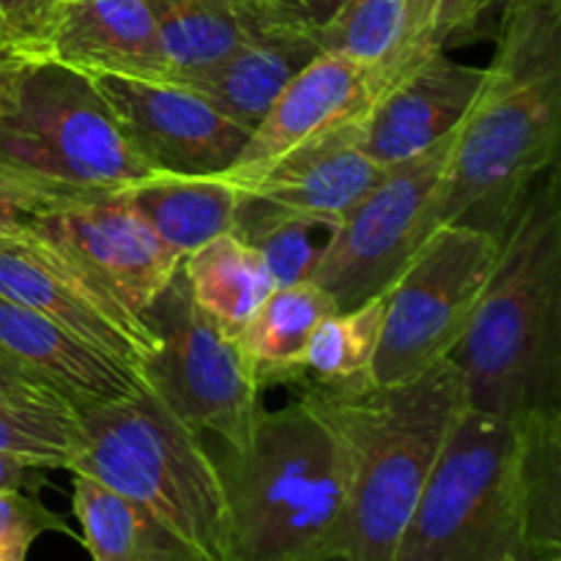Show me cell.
<instances>
[{
    "label": "cell",
    "instance_id": "cell-1",
    "mask_svg": "<svg viewBox=\"0 0 561 561\" xmlns=\"http://www.w3.org/2000/svg\"><path fill=\"white\" fill-rule=\"evenodd\" d=\"M299 398L345 455L348 491L334 561H394L427 477L469 405L458 365L447 356L409 381L310 387Z\"/></svg>",
    "mask_w": 561,
    "mask_h": 561
},
{
    "label": "cell",
    "instance_id": "cell-2",
    "mask_svg": "<svg viewBox=\"0 0 561 561\" xmlns=\"http://www.w3.org/2000/svg\"><path fill=\"white\" fill-rule=\"evenodd\" d=\"M449 359L466 403L502 416L561 409V186L537 181L502 236L469 329Z\"/></svg>",
    "mask_w": 561,
    "mask_h": 561
},
{
    "label": "cell",
    "instance_id": "cell-3",
    "mask_svg": "<svg viewBox=\"0 0 561 561\" xmlns=\"http://www.w3.org/2000/svg\"><path fill=\"white\" fill-rule=\"evenodd\" d=\"M230 561H334L345 455L327 422L294 400L257 416L244 449L214 455Z\"/></svg>",
    "mask_w": 561,
    "mask_h": 561
},
{
    "label": "cell",
    "instance_id": "cell-4",
    "mask_svg": "<svg viewBox=\"0 0 561 561\" xmlns=\"http://www.w3.org/2000/svg\"><path fill=\"white\" fill-rule=\"evenodd\" d=\"M77 422L80 442L66 471L140 504L203 561H230L222 482L201 433L151 389L77 409Z\"/></svg>",
    "mask_w": 561,
    "mask_h": 561
},
{
    "label": "cell",
    "instance_id": "cell-5",
    "mask_svg": "<svg viewBox=\"0 0 561 561\" xmlns=\"http://www.w3.org/2000/svg\"><path fill=\"white\" fill-rule=\"evenodd\" d=\"M559 137L561 66L513 69L491 60L455 135L433 228L469 225L502 239L531 186L557 168Z\"/></svg>",
    "mask_w": 561,
    "mask_h": 561
},
{
    "label": "cell",
    "instance_id": "cell-6",
    "mask_svg": "<svg viewBox=\"0 0 561 561\" xmlns=\"http://www.w3.org/2000/svg\"><path fill=\"white\" fill-rule=\"evenodd\" d=\"M526 561L518 416L466 405L394 561Z\"/></svg>",
    "mask_w": 561,
    "mask_h": 561
},
{
    "label": "cell",
    "instance_id": "cell-7",
    "mask_svg": "<svg viewBox=\"0 0 561 561\" xmlns=\"http://www.w3.org/2000/svg\"><path fill=\"white\" fill-rule=\"evenodd\" d=\"M0 168L64 201L126 192L159 170L137 151L91 77L33 64L0 118Z\"/></svg>",
    "mask_w": 561,
    "mask_h": 561
},
{
    "label": "cell",
    "instance_id": "cell-8",
    "mask_svg": "<svg viewBox=\"0 0 561 561\" xmlns=\"http://www.w3.org/2000/svg\"><path fill=\"white\" fill-rule=\"evenodd\" d=\"M502 239L469 225H442L383 290V321L367 383L389 387L447 359L499 261Z\"/></svg>",
    "mask_w": 561,
    "mask_h": 561
},
{
    "label": "cell",
    "instance_id": "cell-9",
    "mask_svg": "<svg viewBox=\"0 0 561 561\" xmlns=\"http://www.w3.org/2000/svg\"><path fill=\"white\" fill-rule=\"evenodd\" d=\"M157 348L140 365L146 387L195 433H214L228 449H244L263 389L233 334H225L192 301L184 272L140 312Z\"/></svg>",
    "mask_w": 561,
    "mask_h": 561
},
{
    "label": "cell",
    "instance_id": "cell-10",
    "mask_svg": "<svg viewBox=\"0 0 561 561\" xmlns=\"http://www.w3.org/2000/svg\"><path fill=\"white\" fill-rule=\"evenodd\" d=\"M458 129L405 162L378 175L367 195L340 219L312 283L351 310L381 296L405 263L431 239L433 206Z\"/></svg>",
    "mask_w": 561,
    "mask_h": 561
},
{
    "label": "cell",
    "instance_id": "cell-11",
    "mask_svg": "<svg viewBox=\"0 0 561 561\" xmlns=\"http://www.w3.org/2000/svg\"><path fill=\"white\" fill-rule=\"evenodd\" d=\"M0 296L60 323L104 354L140 370L157 337L135 310L66 250L38 233L0 241Z\"/></svg>",
    "mask_w": 561,
    "mask_h": 561
},
{
    "label": "cell",
    "instance_id": "cell-12",
    "mask_svg": "<svg viewBox=\"0 0 561 561\" xmlns=\"http://www.w3.org/2000/svg\"><path fill=\"white\" fill-rule=\"evenodd\" d=\"M31 230L69 252L137 316L181 266V257L159 241L129 192L64 201L47 208Z\"/></svg>",
    "mask_w": 561,
    "mask_h": 561
},
{
    "label": "cell",
    "instance_id": "cell-13",
    "mask_svg": "<svg viewBox=\"0 0 561 561\" xmlns=\"http://www.w3.org/2000/svg\"><path fill=\"white\" fill-rule=\"evenodd\" d=\"M137 151L159 170L219 175L236 162L250 131L208 99L175 82L91 77Z\"/></svg>",
    "mask_w": 561,
    "mask_h": 561
},
{
    "label": "cell",
    "instance_id": "cell-14",
    "mask_svg": "<svg viewBox=\"0 0 561 561\" xmlns=\"http://www.w3.org/2000/svg\"><path fill=\"white\" fill-rule=\"evenodd\" d=\"M482 80L485 69L453 60L447 49L422 55L367 104L359 148L381 170L420 157L463 124Z\"/></svg>",
    "mask_w": 561,
    "mask_h": 561
},
{
    "label": "cell",
    "instance_id": "cell-15",
    "mask_svg": "<svg viewBox=\"0 0 561 561\" xmlns=\"http://www.w3.org/2000/svg\"><path fill=\"white\" fill-rule=\"evenodd\" d=\"M376 96L370 71L337 55L318 53L266 110L225 173L236 186L250 184L299 148L365 115Z\"/></svg>",
    "mask_w": 561,
    "mask_h": 561
},
{
    "label": "cell",
    "instance_id": "cell-16",
    "mask_svg": "<svg viewBox=\"0 0 561 561\" xmlns=\"http://www.w3.org/2000/svg\"><path fill=\"white\" fill-rule=\"evenodd\" d=\"M44 64L85 77L175 82L146 0H58Z\"/></svg>",
    "mask_w": 561,
    "mask_h": 561
},
{
    "label": "cell",
    "instance_id": "cell-17",
    "mask_svg": "<svg viewBox=\"0 0 561 561\" xmlns=\"http://www.w3.org/2000/svg\"><path fill=\"white\" fill-rule=\"evenodd\" d=\"M0 348L71 409L142 392L140 370L104 354L60 323L0 296Z\"/></svg>",
    "mask_w": 561,
    "mask_h": 561
},
{
    "label": "cell",
    "instance_id": "cell-18",
    "mask_svg": "<svg viewBox=\"0 0 561 561\" xmlns=\"http://www.w3.org/2000/svg\"><path fill=\"white\" fill-rule=\"evenodd\" d=\"M359 121H348L239 186L244 201L268 211L340 222L383 173L359 148Z\"/></svg>",
    "mask_w": 561,
    "mask_h": 561
},
{
    "label": "cell",
    "instance_id": "cell-19",
    "mask_svg": "<svg viewBox=\"0 0 561 561\" xmlns=\"http://www.w3.org/2000/svg\"><path fill=\"white\" fill-rule=\"evenodd\" d=\"M321 53L316 36L307 33H255L244 38L233 53L225 55L206 71L184 82L201 93L222 115L252 131L277 93Z\"/></svg>",
    "mask_w": 561,
    "mask_h": 561
},
{
    "label": "cell",
    "instance_id": "cell-20",
    "mask_svg": "<svg viewBox=\"0 0 561 561\" xmlns=\"http://www.w3.org/2000/svg\"><path fill=\"white\" fill-rule=\"evenodd\" d=\"M126 192L159 241L181 261L217 236L233 233L239 219L241 190L225 175L159 173Z\"/></svg>",
    "mask_w": 561,
    "mask_h": 561
},
{
    "label": "cell",
    "instance_id": "cell-21",
    "mask_svg": "<svg viewBox=\"0 0 561 561\" xmlns=\"http://www.w3.org/2000/svg\"><path fill=\"white\" fill-rule=\"evenodd\" d=\"M334 310L332 296L312 279L277 285L263 299L236 337L261 389L305 383V351L312 329Z\"/></svg>",
    "mask_w": 561,
    "mask_h": 561
},
{
    "label": "cell",
    "instance_id": "cell-22",
    "mask_svg": "<svg viewBox=\"0 0 561 561\" xmlns=\"http://www.w3.org/2000/svg\"><path fill=\"white\" fill-rule=\"evenodd\" d=\"M71 510L91 561H203L148 510L91 477L71 474Z\"/></svg>",
    "mask_w": 561,
    "mask_h": 561
},
{
    "label": "cell",
    "instance_id": "cell-23",
    "mask_svg": "<svg viewBox=\"0 0 561 561\" xmlns=\"http://www.w3.org/2000/svg\"><path fill=\"white\" fill-rule=\"evenodd\" d=\"M181 272L192 301L233 337L277 288L261 252L236 233H222L197 247L181 261Z\"/></svg>",
    "mask_w": 561,
    "mask_h": 561
},
{
    "label": "cell",
    "instance_id": "cell-24",
    "mask_svg": "<svg viewBox=\"0 0 561 561\" xmlns=\"http://www.w3.org/2000/svg\"><path fill=\"white\" fill-rule=\"evenodd\" d=\"M175 85L233 53L257 31L255 0H146Z\"/></svg>",
    "mask_w": 561,
    "mask_h": 561
},
{
    "label": "cell",
    "instance_id": "cell-25",
    "mask_svg": "<svg viewBox=\"0 0 561 561\" xmlns=\"http://www.w3.org/2000/svg\"><path fill=\"white\" fill-rule=\"evenodd\" d=\"M526 561H561V409L518 414Z\"/></svg>",
    "mask_w": 561,
    "mask_h": 561
},
{
    "label": "cell",
    "instance_id": "cell-26",
    "mask_svg": "<svg viewBox=\"0 0 561 561\" xmlns=\"http://www.w3.org/2000/svg\"><path fill=\"white\" fill-rule=\"evenodd\" d=\"M383 321V294L351 310H334L312 329L301 389H343L367 383Z\"/></svg>",
    "mask_w": 561,
    "mask_h": 561
},
{
    "label": "cell",
    "instance_id": "cell-27",
    "mask_svg": "<svg viewBox=\"0 0 561 561\" xmlns=\"http://www.w3.org/2000/svg\"><path fill=\"white\" fill-rule=\"evenodd\" d=\"M337 225L305 214L268 211L241 195L233 233L261 252L274 285H294L312 277Z\"/></svg>",
    "mask_w": 561,
    "mask_h": 561
},
{
    "label": "cell",
    "instance_id": "cell-28",
    "mask_svg": "<svg viewBox=\"0 0 561 561\" xmlns=\"http://www.w3.org/2000/svg\"><path fill=\"white\" fill-rule=\"evenodd\" d=\"M80 442L77 411L58 398H0V453L69 469Z\"/></svg>",
    "mask_w": 561,
    "mask_h": 561
},
{
    "label": "cell",
    "instance_id": "cell-29",
    "mask_svg": "<svg viewBox=\"0 0 561 561\" xmlns=\"http://www.w3.org/2000/svg\"><path fill=\"white\" fill-rule=\"evenodd\" d=\"M403 0H345L337 14L316 31L321 53L351 60L378 75L400 42Z\"/></svg>",
    "mask_w": 561,
    "mask_h": 561
},
{
    "label": "cell",
    "instance_id": "cell-30",
    "mask_svg": "<svg viewBox=\"0 0 561 561\" xmlns=\"http://www.w3.org/2000/svg\"><path fill=\"white\" fill-rule=\"evenodd\" d=\"M493 3L496 0H403L400 42L383 69L373 75L376 93L422 55L447 49V44L460 33L471 31Z\"/></svg>",
    "mask_w": 561,
    "mask_h": 561
},
{
    "label": "cell",
    "instance_id": "cell-31",
    "mask_svg": "<svg viewBox=\"0 0 561 561\" xmlns=\"http://www.w3.org/2000/svg\"><path fill=\"white\" fill-rule=\"evenodd\" d=\"M58 531L80 542V535L36 493H0V561H27L31 546L42 535Z\"/></svg>",
    "mask_w": 561,
    "mask_h": 561
},
{
    "label": "cell",
    "instance_id": "cell-32",
    "mask_svg": "<svg viewBox=\"0 0 561 561\" xmlns=\"http://www.w3.org/2000/svg\"><path fill=\"white\" fill-rule=\"evenodd\" d=\"M58 0H0V49L25 64L47 60Z\"/></svg>",
    "mask_w": 561,
    "mask_h": 561
},
{
    "label": "cell",
    "instance_id": "cell-33",
    "mask_svg": "<svg viewBox=\"0 0 561 561\" xmlns=\"http://www.w3.org/2000/svg\"><path fill=\"white\" fill-rule=\"evenodd\" d=\"M58 203H64V197L11 173L9 168H0V241L27 236L33 222Z\"/></svg>",
    "mask_w": 561,
    "mask_h": 561
},
{
    "label": "cell",
    "instance_id": "cell-34",
    "mask_svg": "<svg viewBox=\"0 0 561 561\" xmlns=\"http://www.w3.org/2000/svg\"><path fill=\"white\" fill-rule=\"evenodd\" d=\"M343 3L345 0H274L285 22H290L299 31L312 33V36H316L318 27H323L337 14Z\"/></svg>",
    "mask_w": 561,
    "mask_h": 561
},
{
    "label": "cell",
    "instance_id": "cell-35",
    "mask_svg": "<svg viewBox=\"0 0 561 561\" xmlns=\"http://www.w3.org/2000/svg\"><path fill=\"white\" fill-rule=\"evenodd\" d=\"M47 471L44 466L31 463V460L14 458V455L0 453V493L25 491L38 493L42 488L49 485Z\"/></svg>",
    "mask_w": 561,
    "mask_h": 561
},
{
    "label": "cell",
    "instance_id": "cell-36",
    "mask_svg": "<svg viewBox=\"0 0 561 561\" xmlns=\"http://www.w3.org/2000/svg\"><path fill=\"white\" fill-rule=\"evenodd\" d=\"M0 398H58L0 348ZM60 400V398H58Z\"/></svg>",
    "mask_w": 561,
    "mask_h": 561
},
{
    "label": "cell",
    "instance_id": "cell-37",
    "mask_svg": "<svg viewBox=\"0 0 561 561\" xmlns=\"http://www.w3.org/2000/svg\"><path fill=\"white\" fill-rule=\"evenodd\" d=\"M31 66L33 64H25V60L14 58V55L0 49V118L14 107L16 93H20V85H22V77H25V71L31 69Z\"/></svg>",
    "mask_w": 561,
    "mask_h": 561
},
{
    "label": "cell",
    "instance_id": "cell-38",
    "mask_svg": "<svg viewBox=\"0 0 561 561\" xmlns=\"http://www.w3.org/2000/svg\"><path fill=\"white\" fill-rule=\"evenodd\" d=\"M499 561H520L518 557H504V559H499Z\"/></svg>",
    "mask_w": 561,
    "mask_h": 561
}]
</instances>
